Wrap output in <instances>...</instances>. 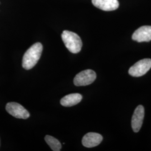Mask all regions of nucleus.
I'll use <instances>...</instances> for the list:
<instances>
[{
  "mask_svg": "<svg viewBox=\"0 0 151 151\" xmlns=\"http://www.w3.org/2000/svg\"><path fill=\"white\" fill-rule=\"evenodd\" d=\"M43 52V45L40 43L33 44L25 53L22 58V65L25 70L32 68L40 59Z\"/></svg>",
  "mask_w": 151,
  "mask_h": 151,
  "instance_id": "1",
  "label": "nucleus"
},
{
  "mask_svg": "<svg viewBox=\"0 0 151 151\" xmlns=\"http://www.w3.org/2000/svg\"><path fill=\"white\" fill-rule=\"evenodd\" d=\"M62 39L66 48L72 53L76 54L81 51L82 42L75 32L65 30L62 34Z\"/></svg>",
  "mask_w": 151,
  "mask_h": 151,
  "instance_id": "2",
  "label": "nucleus"
},
{
  "mask_svg": "<svg viewBox=\"0 0 151 151\" xmlns=\"http://www.w3.org/2000/svg\"><path fill=\"white\" fill-rule=\"evenodd\" d=\"M96 78V74L91 70H83L76 76L73 82L76 86H85L91 84Z\"/></svg>",
  "mask_w": 151,
  "mask_h": 151,
  "instance_id": "3",
  "label": "nucleus"
},
{
  "mask_svg": "<svg viewBox=\"0 0 151 151\" xmlns=\"http://www.w3.org/2000/svg\"><path fill=\"white\" fill-rule=\"evenodd\" d=\"M151 68V60H140L130 68L129 74L133 77H140L145 75Z\"/></svg>",
  "mask_w": 151,
  "mask_h": 151,
  "instance_id": "4",
  "label": "nucleus"
},
{
  "mask_svg": "<svg viewBox=\"0 0 151 151\" xmlns=\"http://www.w3.org/2000/svg\"><path fill=\"white\" fill-rule=\"evenodd\" d=\"M6 111L16 118L27 119L30 116V114L22 105L17 103H9L6 106Z\"/></svg>",
  "mask_w": 151,
  "mask_h": 151,
  "instance_id": "5",
  "label": "nucleus"
},
{
  "mask_svg": "<svg viewBox=\"0 0 151 151\" xmlns=\"http://www.w3.org/2000/svg\"><path fill=\"white\" fill-rule=\"evenodd\" d=\"M145 116V109L142 105H139L135 109L132 119V127L134 132L140 130Z\"/></svg>",
  "mask_w": 151,
  "mask_h": 151,
  "instance_id": "6",
  "label": "nucleus"
},
{
  "mask_svg": "<svg viewBox=\"0 0 151 151\" xmlns=\"http://www.w3.org/2000/svg\"><path fill=\"white\" fill-rule=\"evenodd\" d=\"M133 40L138 42L151 40V26H143L136 30L132 35Z\"/></svg>",
  "mask_w": 151,
  "mask_h": 151,
  "instance_id": "7",
  "label": "nucleus"
},
{
  "mask_svg": "<svg viewBox=\"0 0 151 151\" xmlns=\"http://www.w3.org/2000/svg\"><path fill=\"white\" fill-rule=\"evenodd\" d=\"M102 135L97 133H88L82 138L83 146L87 148H92L98 146L103 140Z\"/></svg>",
  "mask_w": 151,
  "mask_h": 151,
  "instance_id": "8",
  "label": "nucleus"
},
{
  "mask_svg": "<svg viewBox=\"0 0 151 151\" xmlns=\"http://www.w3.org/2000/svg\"><path fill=\"white\" fill-rule=\"evenodd\" d=\"M92 4L98 9L104 11H114L119 6L118 0H92Z\"/></svg>",
  "mask_w": 151,
  "mask_h": 151,
  "instance_id": "9",
  "label": "nucleus"
},
{
  "mask_svg": "<svg viewBox=\"0 0 151 151\" xmlns=\"http://www.w3.org/2000/svg\"><path fill=\"white\" fill-rule=\"evenodd\" d=\"M82 96L80 93H71L65 96L60 100V104L65 107H70L81 102Z\"/></svg>",
  "mask_w": 151,
  "mask_h": 151,
  "instance_id": "10",
  "label": "nucleus"
},
{
  "mask_svg": "<svg viewBox=\"0 0 151 151\" xmlns=\"http://www.w3.org/2000/svg\"><path fill=\"white\" fill-rule=\"evenodd\" d=\"M46 143L50 147L52 150L54 151H60L62 148V145L60 141L50 135H46L45 137Z\"/></svg>",
  "mask_w": 151,
  "mask_h": 151,
  "instance_id": "11",
  "label": "nucleus"
}]
</instances>
